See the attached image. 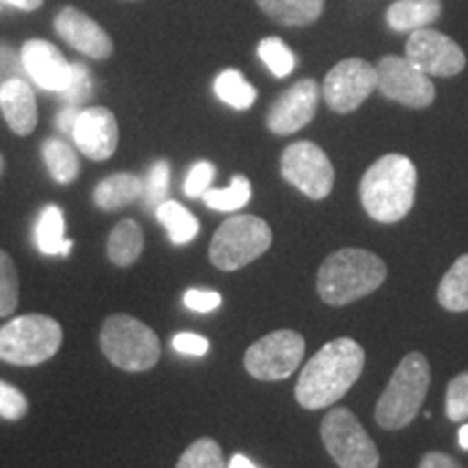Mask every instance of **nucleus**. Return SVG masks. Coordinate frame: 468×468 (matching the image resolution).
<instances>
[{
  "instance_id": "obj_1",
  "label": "nucleus",
  "mask_w": 468,
  "mask_h": 468,
  "mask_svg": "<svg viewBox=\"0 0 468 468\" xmlns=\"http://www.w3.org/2000/svg\"><path fill=\"white\" fill-rule=\"evenodd\" d=\"M365 368V349L354 338L325 343L302 368L295 386L297 403L306 410L330 408L358 382Z\"/></svg>"
},
{
  "instance_id": "obj_2",
  "label": "nucleus",
  "mask_w": 468,
  "mask_h": 468,
  "mask_svg": "<svg viewBox=\"0 0 468 468\" xmlns=\"http://www.w3.org/2000/svg\"><path fill=\"white\" fill-rule=\"evenodd\" d=\"M417 167L403 154H386L367 169L360 180V202L379 224L401 221L414 207Z\"/></svg>"
},
{
  "instance_id": "obj_3",
  "label": "nucleus",
  "mask_w": 468,
  "mask_h": 468,
  "mask_svg": "<svg viewBox=\"0 0 468 468\" xmlns=\"http://www.w3.org/2000/svg\"><path fill=\"white\" fill-rule=\"evenodd\" d=\"M386 265L373 251L345 248L321 262L317 273L319 297L330 306H347L382 286Z\"/></svg>"
},
{
  "instance_id": "obj_4",
  "label": "nucleus",
  "mask_w": 468,
  "mask_h": 468,
  "mask_svg": "<svg viewBox=\"0 0 468 468\" xmlns=\"http://www.w3.org/2000/svg\"><path fill=\"white\" fill-rule=\"evenodd\" d=\"M430 362L420 351H412L399 362L376 406V423L382 430H403L417 419L430 390Z\"/></svg>"
},
{
  "instance_id": "obj_5",
  "label": "nucleus",
  "mask_w": 468,
  "mask_h": 468,
  "mask_svg": "<svg viewBox=\"0 0 468 468\" xmlns=\"http://www.w3.org/2000/svg\"><path fill=\"white\" fill-rule=\"evenodd\" d=\"M101 347L111 365L128 373L148 371L161 358V341L154 330L131 314H111L102 324Z\"/></svg>"
},
{
  "instance_id": "obj_6",
  "label": "nucleus",
  "mask_w": 468,
  "mask_h": 468,
  "mask_svg": "<svg viewBox=\"0 0 468 468\" xmlns=\"http://www.w3.org/2000/svg\"><path fill=\"white\" fill-rule=\"evenodd\" d=\"M63 330L46 314H22L0 327V360L35 367L50 360L61 347Z\"/></svg>"
},
{
  "instance_id": "obj_7",
  "label": "nucleus",
  "mask_w": 468,
  "mask_h": 468,
  "mask_svg": "<svg viewBox=\"0 0 468 468\" xmlns=\"http://www.w3.org/2000/svg\"><path fill=\"white\" fill-rule=\"evenodd\" d=\"M271 228L254 215H232L210 241V262L221 271H237L271 248Z\"/></svg>"
},
{
  "instance_id": "obj_8",
  "label": "nucleus",
  "mask_w": 468,
  "mask_h": 468,
  "mask_svg": "<svg viewBox=\"0 0 468 468\" xmlns=\"http://www.w3.org/2000/svg\"><path fill=\"white\" fill-rule=\"evenodd\" d=\"M321 441L338 468H378L379 452L347 408H335L321 423Z\"/></svg>"
},
{
  "instance_id": "obj_9",
  "label": "nucleus",
  "mask_w": 468,
  "mask_h": 468,
  "mask_svg": "<svg viewBox=\"0 0 468 468\" xmlns=\"http://www.w3.org/2000/svg\"><path fill=\"white\" fill-rule=\"evenodd\" d=\"M306 341L295 330L269 332L245 351V371L261 382H278L295 373L302 365Z\"/></svg>"
},
{
  "instance_id": "obj_10",
  "label": "nucleus",
  "mask_w": 468,
  "mask_h": 468,
  "mask_svg": "<svg viewBox=\"0 0 468 468\" xmlns=\"http://www.w3.org/2000/svg\"><path fill=\"white\" fill-rule=\"evenodd\" d=\"M280 172L286 183L310 200H324L335 186V167L330 156L313 142H295L282 152Z\"/></svg>"
},
{
  "instance_id": "obj_11",
  "label": "nucleus",
  "mask_w": 468,
  "mask_h": 468,
  "mask_svg": "<svg viewBox=\"0 0 468 468\" xmlns=\"http://www.w3.org/2000/svg\"><path fill=\"white\" fill-rule=\"evenodd\" d=\"M378 90L384 98L410 109H425L434 102L436 90L431 76L414 66L408 57H384L376 66Z\"/></svg>"
},
{
  "instance_id": "obj_12",
  "label": "nucleus",
  "mask_w": 468,
  "mask_h": 468,
  "mask_svg": "<svg viewBox=\"0 0 468 468\" xmlns=\"http://www.w3.org/2000/svg\"><path fill=\"white\" fill-rule=\"evenodd\" d=\"M378 90V69L362 58H345L330 69L321 87L327 107L336 113H351Z\"/></svg>"
},
{
  "instance_id": "obj_13",
  "label": "nucleus",
  "mask_w": 468,
  "mask_h": 468,
  "mask_svg": "<svg viewBox=\"0 0 468 468\" xmlns=\"http://www.w3.org/2000/svg\"><path fill=\"white\" fill-rule=\"evenodd\" d=\"M406 57L427 76H455L466 66L464 50L434 28L412 31L406 42Z\"/></svg>"
},
{
  "instance_id": "obj_14",
  "label": "nucleus",
  "mask_w": 468,
  "mask_h": 468,
  "mask_svg": "<svg viewBox=\"0 0 468 468\" xmlns=\"http://www.w3.org/2000/svg\"><path fill=\"white\" fill-rule=\"evenodd\" d=\"M319 96L321 87L313 79L297 80L269 109V131L273 134H280V137L302 131L308 122H313L314 113H317Z\"/></svg>"
},
{
  "instance_id": "obj_15",
  "label": "nucleus",
  "mask_w": 468,
  "mask_h": 468,
  "mask_svg": "<svg viewBox=\"0 0 468 468\" xmlns=\"http://www.w3.org/2000/svg\"><path fill=\"white\" fill-rule=\"evenodd\" d=\"M74 144L87 159L107 161L113 156L120 139L115 115L107 107H87L80 109L72 131Z\"/></svg>"
},
{
  "instance_id": "obj_16",
  "label": "nucleus",
  "mask_w": 468,
  "mask_h": 468,
  "mask_svg": "<svg viewBox=\"0 0 468 468\" xmlns=\"http://www.w3.org/2000/svg\"><path fill=\"white\" fill-rule=\"evenodd\" d=\"M20 61L33 83L44 91L61 93L72 76V63H68L61 50L46 39H28L20 50Z\"/></svg>"
},
{
  "instance_id": "obj_17",
  "label": "nucleus",
  "mask_w": 468,
  "mask_h": 468,
  "mask_svg": "<svg viewBox=\"0 0 468 468\" xmlns=\"http://www.w3.org/2000/svg\"><path fill=\"white\" fill-rule=\"evenodd\" d=\"M55 31L72 48L91 58H109L113 52V42H111L107 31L96 20H91L90 16L74 7L58 11L55 17Z\"/></svg>"
},
{
  "instance_id": "obj_18",
  "label": "nucleus",
  "mask_w": 468,
  "mask_h": 468,
  "mask_svg": "<svg viewBox=\"0 0 468 468\" xmlns=\"http://www.w3.org/2000/svg\"><path fill=\"white\" fill-rule=\"evenodd\" d=\"M0 111L11 131L20 137H27L37 126V101L33 87L20 76L5 80L0 85Z\"/></svg>"
},
{
  "instance_id": "obj_19",
  "label": "nucleus",
  "mask_w": 468,
  "mask_h": 468,
  "mask_svg": "<svg viewBox=\"0 0 468 468\" xmlns=\"http://www.w3.org/2000/svg\"><path fill=\"white\" fill-rule=\"evenodd\" d=\"M441 11V0H395L386 11V22L397 33H412L434 25Z\"/></svg>"
},
{
  "instance_id": "obj_20",
  "label": "nucleus",
  "mask_w": 468,
  "mask_h": 468,
  "mask_svg": "<svg viewBox=\"0 0 468 468\" xmlns=\"http://www.w3.org/2000/svg\"><path fill=\"white\" fill-rule=\"evenodd\" d=\"M144 196V180L139 176L111 174L93 189V204L102 210H120Z\"/></svg>"
},
{
  "instance_id": "obj_21",
  "label": "nucleus",
  "mask_w": 468,
  "mask_h": 468,
  "mask_svg": "<svg viewBox=\"0 0 468 468\" xmlns=\"http://www.w3.org/2000/svg\"><path fill=\"white\" fill-rule=\"evenodd\" d=\"M66 221H63L61 208L55 204L42 208L37 221H35V243L37 250L46 256H68L72 251V241L63 237Z\"/></svg>"
},
{
  "instance_id": "obj_22",
  "label": "nucleus",
  "mask_w": 468,
  "mask_h": 468,
  "mask_svg": "<svg viewBox=\"0 0 468 468\" xmlns=\"http://www.w3.org/2000/svg\"><path fill=\"white\" fill-rule=\"evenodd\" d=\"M259 7L284 27L313 25L324 14L325 0H256Z\"/></svg>"
},
{
  "instance_id": "obj_23",
  "label": "nucleus",
  "mask_w": 468,
  "mask_h": 468,
  "mask_svg": "<svg viewBox=\"0 0 468 468\" xmlns=\"http://www.w3.org/2000/svg\"><path fill=\"white\" fill-rule=\"evenodd\" d=\"M144 230L134 219H122L109 234L107 256L117 267H128L142 256Z\"/></svg>"
},
{
  "instance_id": "obj_24",
  "label": "nucleus",
  "mask_w": 468,
  "mask_h": 468,
  "mask_svg": "<svg viewBox=\"0 0 468 468\" xmlns=\"http://www.w3.org/2000/svg\"><path fill=\"white\" fill-rule=\"evenodd\" d=\"M438 303L452 313L468 310V254L460 256L438 286Z\"/></svg>"
},
{
  "instance_id": "obj_25",
  "label": "nucleus",
  "mask_w": 468,
  "mask_h": 468,
  "mask_svg": "<svg viewBox=\"0 0 468 468\" xmlns=\"http://www.w3.org/2000/svg\"><path fill=\"white\" fill-rule=\"evenodd\" d=\"M156 219L165 226L169 241L174 245H186L200 232V221L186 210L180 202L165 200L156 207Z\"/></svg>"
},
{
  "instance_id": "obj_26",
  "label": "nucleus",
  "mask_w": 468,
  "mask_h": 468,
  "mask_svg": "<svg viewBox=\"0 0 468 468\" xmlns=\"http://www.w3.org/2000/svg\"><path fill=\"white\" fill-rule=\"evenodd\" d=\"M42 154L46 167H48L50 176L58 185L74 183L80 165L72 145L61 142V139H46L42 145Z\"/></svg>"
},
{
  "instance_id": "obj_27",
  "label": "nucleus",
  "mask_w": 468,
  "mask_h": 468,
  "mask_svg": "<svg viewBox=\"0 0 468 468\" xmlns=\"http://www.w3.org/2000/svg\"><path fill=\"white\" fill-rule=\"evenodd\" d=\"M215 93L221 102H226L228 107L245 111L256 102V90L248 80L243 79L241 72L237 69H224L218 79H215Z\"/></svg>"
},
{
  "instance_id": "obj_28",
  "label": "nucleus",
  "mask_w": 468,
  "mask_h": 468,
  "mask_svg": "<svg viewBox=\"0 0 468 468\" xmlns=\"http://www.w3.org/2000/svg\"><path fill=\"white\" fill-rule=\"evenodd\" d=\"M202 197L208 208L232 213V210L243 208L250 202L251 185L245 176H234L232 185L228 189H208Z\"/></svg>"
},
{
  "instance_id": "obj_29",
  "label": "nucleus",
  "mask_w": 468,
  "mask_h": 468,
  "mask_svg": "<svg viewBox=\"0 0 468 468\" xmlns=\"http://www.w3.org/2000/svg\"><path fill=\"white\" fill-rule=\"evenodd\" d=\"M176 468H224V452L213 438H200L185 449Z\"/></svg>"
},
{
  "instance_id": "obj_30",
  "label": "nucleus",
  "mask_w": 468,
  "mask_h": 468,
  "mask_svg": "<svg viewBox=\"0 0 468 468\" xmlns=\"http://www.w3.org/2000/svg\"><path fill=\"white\" fill-rule=\"evenodd\" d=\"M259 57L262 58V63L269 68V72L278 79H284L289 76L292 69H295L297 58L292 55V50L286 46L282 39L278 37H265L259 44Z\"/></svg>"
},
{
  "instance_id": "obj_31",
  "label": "nucleus",
  "mask_w": 468,
  "mask_h": 468,
  "mask_svg": "<svg viewBox=\"0 0 468 468\" xmlns=\"http://www.w3.org/2000/svg\"><path fill=\"white\" fill-rule=\"evenodd\" d=\"M20 286H17V271L7 251L0 250V317H9L16 313Z\"/></svg>"
},
{
  "instance_id": "obj_32",
  "label": "nucleus",
  "mask_w": 468,
  "mask_h": 468,
  "mask_svg": "<svg viewBox=\"0 0 468 468\" xmlns=\"http://www.w3.org/2000/svg\"><path fill=\"white\" fill-rule=\"evenodd\" d=\"M93 96V80L90 68L83 63H72V76L66 90L61 91V98L69 107H80V104L90 102Z\"/></svg>"
},
{
  "instance_id": "obj_33",
  "label": "nucleus",
  "mask_w": 468,
  "mask_h": 468,
  "mask_svg": "<svg viewBox=\"0 0 468 468\" xmlns=\"http://www.w3.org/2000/svg\"><path fill=\"white\" fill-rule=\"evenodd\" d=\"M169 191V163L167 161H156L150 167L148 176H145L144 183V200L148 208H156L159 204L165 202Z\"/></svg>"
},
{
  "instance_id": "obj_34",
  "label": "nucleus",
  "mask_w": 468,
  "mask_h": 468,
  "mask_svg": "<svg viewBox=\"0 0 468 468\" xmlns=\"http://www.w3.org/2000/svg\"><path fill=\"white\" fill-rule=\"evenodd\" d=\"M444 414L449 420H468V371L455 376L447 386V401H444Z\"/></svg>"
},
{
  "instance_id": "obj_35",
  "label": "nucleus",
  "mask_w": 468,
  "mask_h": 468,
  "mask_svg": "<svg viewBox=\"0 0 468 468\" xmlns=\"http://www.w3.org/2000/svg\"><path fill=\"white\" fill-rule=\"evenodd\" d=\"M28 412V401L22 390L0 379V417L7 420H20Z\"/></svg>"
},
{
  "instance_id": "obj_36",
  "label": "nucleus",
  "mask_w": 468,
  "mask_h": 468,
  "mask_svg": "<svg viewBox=\"0 0 468 468\" xmlns=\"http://www.w3.org/2000/svg\"><path fill=\"white\" fill-rule=\"evenodd\" d=\"M215 178V165L208 161H197L189 169L185 178V193L186 197H202L210 189V183Z\"/></svg>"
},
{
  "instance_id": "obj_37",
  "label": "nucleus",
  "mask_w": 468,
  "mask_h": 468,
  "mask_svg": "<svg viewBox=\"0 0 468 468\" xmlns=\"http://www.w3.org/2000/svg\"><path fill=\"white\" fill-rule=\"evenodd\" d=\"M185 306L193 313H213L221 306V295L218 291L191 289L185 292Z\"/></svg>"
},
{
  "instance_id": "obj_38",
  "label": "nucleus",
  "mask_w": 468,
  "mask_h": 468,
  "mask_svg": "<svg viewBox=\"0 0 468 468\" xmlns=\"http://www.w3.org/2000/svg\"><path fill=\"white\" fill-rule=\"evenodd\" d=\"M172 347L183 356H204L210 349V343L208 338L193 332H180L172 338Z\"/></svg>"
},
{
  "instance_id": "obj_39",
  "label": "nucleus",
  "mask_w": 468,
  "mask_h": 468,
  "mask_svg": "<svg viewBox=\"0 0 468 468\" xmlns=\"http://www.w3.org/2000/svg\"><path fill=\"white\" fill-rule=\"evenodd\" d=\"M16 69H17L16 52L11 50L7 44H0V85H3L5 80L14 79Z\"/></svg>"
},
{
  "instance_id": "obj_40",
  "label": "nucleus",
  "mask_w": 468,
  "mask_h": 468,
  "mask_svg": "<svg viewBox=\"0 0 468 468\" xmlns=\"http://www.w3.org/2000/svg\"><path fill=\"white\" fill-rule=\"evenodd\" d=\"M419 468H464L460 462H455L452 455L441 453V452H430L423 455Z\"/></svg>"
},
{
  "instance_id": "obj_41",
  "label": "nucleus",
  "mask_w": 468,
  "mask_h": 468,
  "mask_svg": "<svg viewBox=\"0 0 468 468\" xmlns=\"http://www.w3.org/2000/svg\"><path fill=\"white\" fill-rule=\"evenodd\" d=\"M79 115H80L79 107H69V104H68V107H63L57 115V128H58V131L66 133V134H72Z\"/></svg>"
},
{
  "instance_id": "obj_42",
  "label": "nucleus",
  "mask_w": 468,
  "mask_h": 468,
  "mask_svg": "<svg viewBox=\"0 0 468 468\" xmlns=\"http://www.w3.org/2000/svg\"><path fill=\"white\" fill-rule=\"evenodd\" d=\"M5 3L14 5V7L22 9V11H35L44 5V0H5Z\"/></svg>"
},
{
  "instance_id": "obj_43",
  "label": "nucleus",
  "mask_w": 468,
  "mask_h": 468,
  "mask_svg": "<svg viewBox=\"0 0 468 468\" xmlns=\"http://www.w3.org/2000/svg\"><path fill=\"white\" fill-rule=\"evenodd\" d=\"M230 468H259V466H254V462L245 458V455L237 453V455H232V460H230Z\"/></svg>"
},
{
  "instance_id": "obj_44",
  "label": "nucleus",
  "mask_w": 468,
  "mask_h": 468,
  "mask_svg": "<svg viewBox=\"0 0 468 468\" xmlns=\"http://www.w3.org/2000/svg\"><path fill=\"white\" fill-rule=\"evenodd\" d=\"M458 438H460V447H462V449H466V452H468V423L460 427V434H458Z\"/></svg>"
},
{
  "instance_id": "obj_45",
  "label": "nucleus",
  "mask_w": 468,
  "mask_h": 468,
  "mask_svg": "<svg viewBox=\"0 0 468 468\" xmlns=\"http://www.w3.org/2000/svg\"><path fill=\"white\" fill-rule=\"evenodd\" d=\"M3 167H5V161H3V156H0V174H3Z\"/></svg>"
}]
</instances>
